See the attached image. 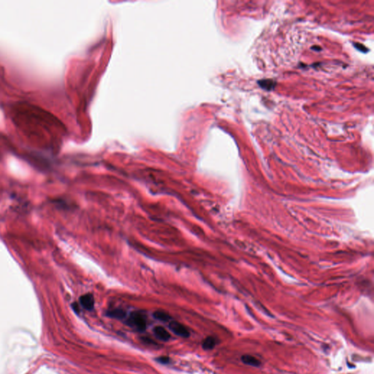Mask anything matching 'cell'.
Masks as SVG:
<instances>
[{"label":"cell","mask_w":374,"mask_h":374,"mask_svg":"<svg viewBox=\"0 0 374 374\" xmlns=\"http://www.w3.org/2000/svg\"><path fill=\"white\" fill-rule=\"evenodd\" d=\"M127 324L138 332H143L146 329V316L143 312H132L127 320Z\"/></svg>","instance_id":"obj_1"},{"label":"cell","mask_w":374,"mask_h":374,"mask_svg":"<svg viewBox=\"0 0 374 374\" xmlns=\"http://www.w3.org/2000/svg\"><path fill=\"white\" fill-rule=\"evenodd\" d=\"M169 328L175 335L182 337V338H189L190 336L188 329L179 322H175V321L170 322L169 324Z\"/></svg>","instance_id":"obj_2"},{"label":"cell","mask_w":374,"mask_h":374,"mask_svg":"<svg viewBox=\"0 0 374 374\" xmlns=\"http://www.w3.org/2000/svg\"><path fill=\"white\" fill-rule=\"evenodd\" d=\"M80 303L85 309L91 311L95 308V298L91 294H86L80 297Z\"/></svg>","instance_id":"obj_3"},{"label":"cell","mask_w":374,"mask_h":374,"mask_svg":"<svg viewBox=\"0 0 374 374\" xmlns=\"http://www.w3.org/2000/svg\"><path fill=\"white\" fill-rule=\"evenodd\" d=\"M154 332L156 337L163 341H167L170 338V334L165 328L162 326H157L154 329Z\"/></svg>","instance_id":"obj_4"},{"label":"cell","mask_w":374,"mask_h":374,"mask_svg":"<svg viewBox=\"0 0 374 374\" xmlns=\"http://www.w3.org/2000/svg\"><path fill=\"white\" fill-rule=\"evenodd\" d=\"M241 361L245 365L252 366V367L255 368L259 367V366L262 365V363L260 362L259 360H258L257 358L254 357V356L249 355V354L243 355L241 357Z\"/></svg>","instance_id":"obj_5"},{"label":"cell","mask_w":374,"mask_h":374,"mask_svg":"<svg viewBox=\"0 0 374 374\" xmlns=\"http://www.w3.org/2000/svg\"><path fill=\"white\" fill-rule=\"evenodd\" d=\"M217 344V339L216 338L213 336H208L206 338H205L202 344L203 348L205 351H210L214 348L215 346Z\"/></svg>","instance_id":"obj_6"},{"label":"cell","mask_w":374,"mask_h":374,"mask_svg":"<svg viewBox=\"0 0 374 374\" xmlns=\"http://www.w3.org/2000/svg\"><path fill=\"white\" fill-rule=\"evenodd\" d=\"M126 311L121 308H115L107 311V316L116 320H122L126 317Z\"/></svg>","instance_id":"obj_7"},{"label":"cell","mask_w":374,"mask_h":374,"mask_svg":"<svg viewBox=\"0 0 374 374\" xmlns=\"http://www.w3.org/2000/svg\"><path fill=\"white\" fill-rule=\"evenodd\" d=\"M258 83L261 86L262 89L266 90H272L273 89L275 86V81H273L271 79H266L262 80V81H258Z\"/></svg>","instance_id":"obj_8"},{"label":"cell","mask_w":374,"mask_h":374,"mask_svg":"<svg viewBox=\"0 0 374 374\" xmlns=\"http://www.w3.org/2000/svg\"><path fill=\"white\" fill-rule=\"evenodd\" d=\"M154 317L157 320L161 321V322H168V321L171 320V317L167 313L164 312L162 311H156L154 313Z\"/></svg>","instance_id":"obj_9"},{"label":"cell","mask_w":374,"mask_h":374,"mask_svg":"<svg viewBox=\"0 0 374 374\" xmlns=\"http://www.w3.org/2000/svg\"><path fill=\"white\" fill-rule=\"evenodd\" d=\"M156 361L161 364H168L170 363V358L166 356H162V357H158L156 359Z\"/></svg>","instance_id":"obj_10"},{"label":"cell","mask_w":374,"mask_h":374,"mask_svg":"<svg viewBox=\"0 0 374 374\" xmlns=\"http://www.w3.org/2000/svg\"><path fill=\"white\" fill-rule=\"evenodd\" d=\"M72 308H73V310L75 311L76 313H79L80 312V308H79V305H78V303H73L72 304Z\"/></svg>","instance_id":"obj_11"}]
</instances>
